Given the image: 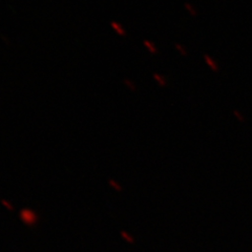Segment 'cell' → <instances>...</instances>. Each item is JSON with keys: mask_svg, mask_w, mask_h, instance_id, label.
I'll return each mask as SVG.
<instances>
[{"mask_svg": "<svg viewBox=\"0 0 252 252\" xmlns=\"http://www.w3.org/2000/svg\"><path fill=\"white\" fill-rule=\"evenodd\" d=\"M203 59H204L205 64L207 65V67L211 70L212 73H219L220 65L214 57L210 56V55H208V54H204Z\"/></svg>", "mask_w": 252, "mask_h": 252, "instance_id": "6da1fadb", "label": "cell"}, {"mask_svg": "<svg viewBox=\"0 0 252 252\" xmlns=\"http://www.w3.org/2000/svg\"><path fill=\"white\" fill-rule=\"evenodd\" d=\"M110 28L113 29V31L115 32V33L118 35V36H120V37H125L126 35V31H125V29L123 28V26L121 25L120 22H118V21H112L110 22Z\"/></svg>", "mask_w": 252, "mask_h": 252, "instance_id": "7a4b0ae2", "label": "cell"}, {"mask_svg": "<svg viewBox=\"0 0 252 252\" xmlns=\"http://www.w3.org/2000/svg\"><path fill=\"white\" fill-rule=\"evenodd\" d=\"M153 78H154V80L156 81V83L159 85L160 88H165V86H167V80H166V78H165L163 75L155 73L153 75Z\"/></svg>", "mask_w": 252, "mask_h": 252, "instance_id": "3957f363", "label": "cell"}, {"mask_svg": "<svg viewBox=\"0 0 252 252\" xmlns=\"http://www.w3.org/2000/svg\"><path fill=\"white\" fill-rule=\"evenodd\" d=\"M184 9H185V11L188 13V15L189 16H191V17H196V16H198V10H196V7L193 5V4H191L190 2H185L184 3Z\"/></svg>", "mask_w": 252, "mask_h": 252, "instance_id": "277c9868", "label": "cell"}, {"mask_svg": "<svg viewBox=\"0 0 252 252\" xmlns=\"http://www.w3.org/2000/svg\"><path fill=\"white\" fill-rule=\"evenodd\" d=\"M123 84L126 89H127L128 91H130L131 93H136L137 92V85L136 83L133 82L132 80H130V79L128 78H124L123 79Z\"/></svg>", "mask_w": 252, "mask_h": 252, "instance_id": "5b68a950", "label": "cell"}, {"mask_svg": "<svg viewBox=\"0 0 252 252\" xmlns=\"http://www.w3.org/2000/svg\"><path fill=\"white\" fill-rule=\"evenodd\" d=\"M143 45L145 46V49L151 53L152 55H157L158 54V47L156 46V44L153 41L149 40H144L143 41Z\"/></svg>", "mask_w": 252, "mask_h": 252, "instance_id": "8992f818", "label": "cell"}, {"mask_svg": "<svg viewBox=\"0 0 252 252\" xmlns=\"http://www.w3.org/2000/svg\"><path fill=\"white\" fill-rule=\"evenodd\" d=\"M175 49H176V51L181 55V56H183V57H186L187 55H188V52H187V49L186 47L183 45V44H181V43H175Z\"/></svg>", "mask_w": 252, "mask_h": 252, "instance_id": "52a82bcc", "label": "cell"}, {"mask_svg": "<svg viewBox=\"0 0 252 252\" xmlns=\"http://www.w3.org/2000/svg\"><path fill=\"white\" fill-rule=\"evenodd\" d=\"M232 115L239 122H245V117H244V115L240 112L239 109H233Z\"/></svg>", "mask_w": 252, "mask_h": 252, "instance_id": "ba28073f", "label": "cell"}]
</instances>
